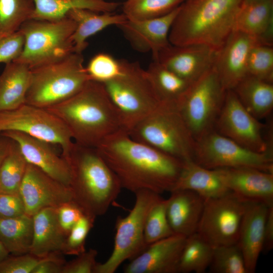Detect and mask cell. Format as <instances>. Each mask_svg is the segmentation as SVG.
Returning a JSON list of instances; mask_svg holds the SVG:
<instances>
[{
    "mask_svg": "<svg viewBox=\"0 0 273 273\" xmlns=\"http://www.w3.org/2000/svg\"><path fill=\"white\" fill-rule=\"evenodd\" d=\"M180 6L158 17L137 21L127 19L117 26L134 50L151 52L154 60L158 53L170 43L169 31Z\"/></svg>",
    "mask_w": 273,
    "mask_h": 273,
    "instance_id": "e0dca14e",
    "label": "cell"
},
{
    "mask_svg": "<svg viewBox=\"0 0 273 273\" xmlns=\"http://www.w3.org/2000/svg\"><path fill=\"white\" fill-rule=\"evenodd\" d=\"M269 206L257 202H247L237 244L244 256L248 273L255 271L263 251L264 228Z\"/></svg>",
    "mask_w": 273,
    "mask_h": 273,
    "instance_id": "7402d4cb",
    "label": "cell"
},
{
    "mask_svg": "<svg viewBox=\"0 0 273 273\" xmlns=\"http://www.w3.org/2000/svg\"><path fill=\"white\" fill-rule=\"evenodd\" d=\"M33 238L32 216L23 215L0 219V241L10 254L29 252Z\"/></svg>",
    "mask_w": 273,
    "mask_h": 273,
    "instance_id": "4dcf8cb0",
    "label": "cell"
},
{
    "mask_svg": "<svg viewBox=\"0 0 273 273\" xmlns=\"http://www.w3.org/2000/svg\"><path fill=\"white\" fill-rule=\"evenodd\" d=\"M146 71L153 89L160 103L176 106L191 84L157 61L153 60Z\"/></svg>",
    "mask_w": 273,
    "mask_h": 273,
    "instance_id": "f546056e",
    "label": "cell"
},
{
    "mask_svg": "<svg viewBox=\"0 0 273 273\" xmlns=\"http://www.w3.org/2000/svg\"><path fill=\"white\" fill-rule=\"evenodd\" d=\"M75 28V22L67 16L56 21H26L19 29L25 37L24 48L14 61L32 69L67 57L74 52L72 36Z\"/></svg>",
    "mask_w": 273,
    "mask_h": 273,
    "instance_id": "ba28073f",
    "label": "cell"
},
{
    "mask_svg": "<svg viewBox=\"0 0 273 273\" xmlns=\"http://www.w3.org/2000/svg\"><path fill=\"white\" fill-rule=\"evenodd\" d=\"M216 170L228 190L242 200L273 205V173L249 167Z\"/></svg>",
    "mask_w": 273,
    "mask_h": 273,
    "instance_id": "44dd1931",
    "label": "cell"
},
{
    "mask_svg": "<svg viewBox=\"0 0 273 273\" xmlns=\"http://www.w3.org/2000/svg\"><path fill=\"white\" fill-rule=\"evenodd\" d=\"M122 72L102 83L119 116L123 129L129 131L160 103L146 70L136 62L120 60Z\"/></svg>",
    "mask_w": 273,
    "mask_h": 273,
    "instance_id": "52a82bcc",
    "label": "cell"
},
{
    "mask_svg": "<svg viewBox=\"0 0 273 273\" xmlns=\"http://www.w3.org/2000/svg\"><path fill=\"white\" fill-rule=\"evenodd\" d=\"M67 17L76 23L72 36L74 52L82 54L88 46L87 39L105 28L118 26L127 18L124 14L98 13L86 9H73L68 12Z\"/></svg>",
    "mask_w": 273,
    "mask_h": 273,
    "instance_id": "484cf974",
    "label": "cell"
},
{
    "mask_svg": "<svg viewBox=\"0 0 273 273\" xmlns=\"http://www.w3.org/2000/svg\"><path fill=\"white\" fill-rule=\"evenodd\" d=\"M243 0H185L170 28L175 46L205 44L217 50L234 31Z\"/></svg>",
    "mask_w": 273,
    "mask_h": 273,
    "instance_id": "277c9868",
    "label": "cell"
},
{
    "mask_svg": "<svg viewBox=\"0 0 273 273\" xmlns=\"http://www.w3.org/2000/svg\"><path fill=\"white\" fill-rule=\"evenodd\" d=\"M226 91L213 67L192 83L177 103L195 141L214 130Z\"/></svg>",
    "mask_w": 273,
    "mask_h": 273,
    "instance_id": "9c48e42d",
    "label": "cell"
},
{
    "mask_svg": "<svg viewBox=\"0 0 273 273\" xmlns=\"http://www.w3.org/2000/svg\"><path fill=\"white\" fill-rule=\"evenodd\" d=\"M85 69L91 80L101 83L115 79L122 72L120 60L104 53L95 55Z\"/></svg>",
    "mask_w": 273,
    "mask_h": 273,
    "instance_id": "f35d334b",
    "label": "cell"
},
{
    "mask_svg": "<svg viewBox=\"0 0 273 273\" xmlns=\"http://www.w3.org/2000/svg\"><path fill=\"white\" fill-rule=\"evenodd\" d=\"M170 193L166 214L173 233L186 237L196 233L205 199L188 190H174Z\"/></svg>",
    "mask_w": 273,
    "mask_h": 273,
    "instance_id": "603a6c76",
    "label": "cell"
},
{
    "mask_svg": "<svg viewBox=\"0 0 273 273\" xmlns=\"http://www.w3.org/2000/svg\"><path fill=\"white\" fill-rule=\"evenodd\" d=\"M14 130L59 145L61 154L67 153L74 142L64 123L46 109L24 104L10 111L0 112V133Z\"/></svg>",
    "mask_w": 273,
    "mask_h": 273,
    "instance_id": "7c38bea8",
    "label": "cell"
},
{
    "mask_svg": "<svg viewBox=\"0 0 273 273\" xmlns=\"http://www.w3.org/2000/svg\"><path fill=\"white\" fill-rule=\"evenodd\" d=\"M95 219L85 214L82 216L65 238L61 249L63 254L77 256L86 250L85 240Z\"/></svg>",
    "mask_w": 273,
    "mask_h": 273,
    "instance_id": "ab89813d",
    "label": "cell"
},
{
    "mask_svg": "<svg viewBox=\"0 0 273 273\" xmlns=\"http://www.w3.org/2000/svg\"><path fill=\"white\" fill-rule=\"evenodd\" d=\"M186 237L173 234L153 243L130 260L124 273H178V263Z\"/></svg>",
    "mask_w": 273,
    "mask_h": 273,
    "instance_id": "ffe728a7",
    "label": "cell"
},
{
    "mask_svg": "<svg viewBox=\"0 0 273 273\" xmlns=\"http://www.w3.org/2000/svg\"><path fill=\"white\" fill-rule=\"evenodd\" d=\"M213 249L196 233L187 237L180 256L178 272H204L210 264Z\"/></svg>",
    "mask_w": 273,
    "mask_h": 273,
    "instance_id": "1f68e13d",
    "label": "cell"
},
{
    "mask_svg": "<svg viewBox=\"0 0 273 273\" xmlns=\"http://www.w3.org/2000/svg\"><path fill=\"white\" fill-rule=\"evenodd\" d=\"M97 255L96 249L85 250L74 259L66 262L62 273H94L98 263L96 261Z\"/></svg>",
    "mask_w": 273,
    "mask_h": 273,
    "instance_id": "f6af8a7d",
    "label": "cell"
},
{
    "mask_svg": "<svg viewBox=\"0 0 273 273\" xmlns=\"http://www.w3.org/2000/svg\"><path fill=\"white\" fill-rule=\"evenodd\" d=\"M174 190H190L205 200L218 197L230 192L217 170L205 168L193 160L184 162L172 191Z\"/></svg>",
    "mask_w": 273,
    "mask_h": 273,
    "instance_id": "d4e9b609",
    "label": "cell"
},
{
    "mask_svg": "<svg viewBox=\"0 0 273 273\" xmlns=\"http://www.w3.org/2000/svg\"><path fill=\"white\" fill-rule=\"evenodd\" d=\"M27 164L18 144L12 140L0 167V193L19 194Z\"/></svg>",
    "mask_w": 273,
    "mask_h": 273,
    "instance_id": "d6a6232c",
    "label": "cell"
},
{
    "mask_svg": "<svg viewBox=\"0 0 273 273\" xmlns=\"http://www.w3.org/2000/svg\"><path fill=\"white\" fill-rule=\"evenodd\" d=\"M31 70L24 64H6L0 75V112L15 109L26 103Z\"/></svg>",
    "mask_w": 273,
    "mask_h": 273,
    "instance_id": "83f0119b",
    "label": "cell"
},
{
    "mask_svg": "<svg viewBox=\"0 0 273 273\" xmlns=\"http://www.w3.org/2000/svg\"><path fill=\"white\" fill-rule=\"evenodd\" d=\"M134 193L135 201L129 213L116 219L113 251L105 262L97 263L94 273H114L124 261L133 259L147 247L144 239L146 217L153 205L162 197L148 190Z\"/></svg>",
    "mask_w": 273,
    "mask_h": 273,
    "instance_id": "30bf717a",
    "label": "cell"
},
{
    "mask_svg": "<svg viewBox=\"0 0 273 273\" xmlns=\"http://www.w3.org/2000/svg\"><path fill=\"white\" fill-rule=\"evenodd\" d=\"M185 1L126 0L123 5V14L131 21L154 18L170 12Z\"/></svg>",
    "mask_w": 273,
    "mask_h": 273,
    "instance_id": "e575fe53",
    "label": "cell"
},
{
    "mask_svg": "<svg viewBox=\"0 0 273 273\" xmlns=\"http://www.w3.org/2000/svg\"><path fill=\"white\" fill-rule=\"evenodd\" d=\"M0 135L15 141L27 162L37 167L53 178L69 186L70 172L68 164L54 149L53 144L22 132L8 130Z\"/></svg>",
    "mask_w": 273,
    "mask_h": 273,
    "instance_id": "d6986e66",
    "label": "cell"
},
{
    "mask_svg": "<svg viewBox=\"0 0 273 273\" xmlns=\"http://www.w3.org/2000/svg\"><path fill=\"white\" fill-rule=\"evenodd\" d=\"M46 109L64 123L79 145L97 148L105 138L123 129L104 85L93 80L73 96Z\"/></svg>",
    "mask_w": 273,
    "mask_h": 273,
    "instance_id": "7a4b0ae2",
    "label": "cell"
},
{
    "mask_svg": "<svg viewBox=\"0 0 273 273\" xmlns=\"http://www.w3.org/2000/svg\"><path fill=\"white\" fill-rule=\"evenodd\" d=\"M19 194L23 201L25 213L31 216L43 208H56L72 201L68 186L29 163Z\"/></svg>",
    "mask_w": 273,
    "mask_h": 273,
    "instance_id": "9a60e30c",
    "label": "cell"
},
{
    "mask_svg": "<svg viewBox=\"0 0 273 273\" xmlns=\"http://www.w3.org/2000/svg\"><path fill=\"white\" fill-rule=\"evenodd\" d=\"M25 206L19 194L0 193V219L23 215Z\"/></svg>",
    "mask_w": 273,
    "mask_h": 273,
    "instance_id": "bcb514c9",
    "label": "cell"
},
{
    "mask_svg": "<svg viewBox=\"0 0 273 273\" xmlns=\"http://www.w3.org/2000/svg\"><path fill=\"white\" fill-rule=\"evenodd\" d=\"M247 111L258 120L273 109V83L248 75L233 89Z\"/></svg>",
    "mask_w": 273,
    "mask_h": 273,
    "instance_id": "f1b7e54d",
    "label": "cell"
},
{
    "mask_svg": "<svg viewBox=\"0 0 273 273\" xmlns=\"http://www.w3.org/2000/svg\"><path fill=\"white\" fill-rule=\"evenodd\" d=\"M263 0H243L241 6H246L247 5L251 4Z\"/></svg>",
    "mask_w": 273,
    "mask_h": 273,
    "instance_id": "816d5d0a",
    "label": "cell"
},
{
    "mask_svg": "<svg viewBox=\"0 0 273 273\" xmlns=\"http://www.w3.org/2000/svg\"><path fill=\"white\" fill-rule=\"evenodd\" d=\"M118 177L122 188L132 192L148 190L170 192L184 162L132 139L123 129L96 148Z\"/></svg>",
    "mask_w": 273,
    "mask_h": 273,
    "instance_id": "6da1fadb",
    "label": "cell"
},
{
    "mask_svg": "<svg viewBox=\"0 0 273 273\" xmlns=\"http://www.w3.org/2000/svg\"><path fill=\"white\" fill-rule=\"evenodd\" d=\"M82 54L73 52L51 63L30 69L26 103L47 109L81 90L90 80Z\"/></svg>",
    "mask_w": 273,
    "mask_h": 273,
    "instance_id": "5b68a950",
    "label": "cell"
},
{
    "mask_svg": "<svg viewBox=\"0 0 273 273\" xmlns=\"http://www.w3.org/2000/svg\"><path fill=\"white\" fill-rule=\"evenodd\" d=\"M24 43V34L20 30L0 36V63L6 64L18 59L23 51Z\"/></svg>",
    "mask_w": 273,
    "mask_h": 273,
    "instance_id": "b9f144b4",
    "label": "cell"
},
{
    "mask_svg": "<svg viewBox=\"0 0 273 273\" xmlns=\"http://www.w3.org/2000/svg\"><path fill=\"white\" fill-rule=\"evenodd\" d=\"M10 254L8 251L0 241V261Z\"/></svg>",
    "mask_w": 273,
    "mask_h": 273,
    "instance_id": "f907efd6",
    "label": "cell"
},
{
    "mask_svg": "<svg viewBox=\"0 0 273 273\" xmlns=\"http://www.w3.org/2000/svg\"><path fill=\"white\" fill-rule=\"evenodd\" d=\"M62 254L57 251L41 258L31 273H62L66 262Z\"/></svg>",
    "mask_w": 273,
    "mask_h": 273,
    "instance_id": "7dc6e473",
    "label": "cell"
},
{
    "mask_svg": "<svg viewBox=\"0 0 273 273\" xmlns=\"http://www.w3.org/2000/svg\"><path fill=\"white\" fill-rule=\"evenodd\" d=\"M218 51L205 44L175 46L170 43L153 60L192 83L214 66Z\"/></svg>",
    "mask_w": 273,
    "mask_h": 273,
    "instance_id": "2e32d148",
    "label": "cell"
},
{
    "mask_svg": "<svg viewBox=\"0 0 273 273\" xmlns=\"http://www.w3.org/2000/svg\"><path fill=\"white\" fill-rule=\"evenodd\" d=\"M127 132L133 140L182 161L193 160L196 141L175 105L160 103Z\"/></svg>",
    "mask_w": 273,
    "mask_h": 273,
    "instance_id": "8992f818",
    "label": "cell"
},
{
    "mask_svg": "<svg viewBox=\"0 0 273 273\" xmlns=\"http://www.w3.org/2000/svg\"><path fill=\"white\" fill-rule=\"evenodd\" d=\"M34 10L33 0H0V36L18 31Z\"/></svg>",
    "mask_w": 273,
    "mask_h": 273,
    "instance_id": "836d02e7",
    "label": "cell"
},
{
    "mask_svg": "<svg viewBox=\"0 0 273 273\" xmlns=\"http://www.w3.org/2000/svg\"><path fill=\"white\" fill-rule=\"evenodd\" d=\"M266 125L244 107L233 90L226 91L214 130L250 150L272 152L271 139L263 134Z\"/></svg>",
    "mask_w": 273,
    "mask_h": 273,
    "instance_id": "5bb4252c",
    "label": "cell"
},
{
    "mask_svg": "<svg viewBox=\"0 0 273 273\" xmlns=\"http://www.w3.org/2000/svg\"><path fill=\"white\" fill-rule=\"evenodd\" d=\"M55 209L59 228L66 238L73 226L84 213L72 201L62 203Z\"/></svg>",
    "mask_w": 273,
    "mask_h": 273,
    "instance_id": "ee69618b",
    "label": "cell"
},
{
    "mask_svg": "<svg viewBox=\"0 0 273 273\" xmlns=\"http://www.w3.org/2000/svg\"><path fill=\"white\" fill-rule=\"evenodd\" d=\"M247 202L231 192L205 200L196 233L213 247L237 243Z\"/></svg>",
    "mask_w": 273,
    "mask_h": 273,
    "instance_id": "4fadbf2b",
    "label": "cell"
},
{
    "mask_svg": "<svg viewBox=\"0 0 273 273\" xmlns=\"http://www.w3.org/2000/svg\"><path fill=\"white\" fill-rule=\"evenodd\" d=\"M40 259L30 253L9 254L0 261V273H31Z\"/></svg>",
    "mask_w": 273,
    "mask_h": 273,
    "instance_id": "7bdbcfd3",
    "label": "cell"
},
{
    "mask_svg": "<svg viewBox=\"0 0 273 273\" xmlns=\"http://www.w3.org/2000/svg\"><path fill=\"white\" fill-rule=\"evenodd\" d=\"M248 75L273 83V47L256 43L251 49L247 63Z\"/></svg>",
    "mask_w": 273,
    "mask_h": 273,
    "instance_id": "74e56055",
    "label": "cell"
},
{
    "mask_svg": "<svg viewBox=\"0 0 273 273\" xmlns=\"http://www.w3.org/2000/svg\"><path fill=\"white\" fill-rule=\"evenodd\" d=\"M12 142L11 139L0 135V167L10 151Z\"/></svg>",
    "mask_w": 273,
    "mask_h": 273,
    "instance_id": "681fc988",
    "label": "cell"
},
{
    "mask_svg": "<svg viewBox=\"0 0 273 273\" xmlns=\"http://www.w3.org/2000/svg\"><path fill=\"white\" fill-rule=\"evenodd\" d=\"M167 199L162 197L150 209L145 223L144 239L147 246L174 234L166 214Z\"/></svg>",
    "mask_w": 273,
    "mask_h": 273,
    "instance_id": "8d00e7d4",
    "label": "cell"
},
{
    "mask_svg": "<svg viewBox=\"0 0 273 273\" xmlns=\"http://www.w3.org/2000/svg\"><path fill=\"white\" fill-rule=\"evenodd\" d=\"M193 160L210 169L249 167L273 173L272 152L250 150L214 130L196 141Z\"/></svg>",
    "mask_w": 273,
    "mask_h": 273,
    "instance_id": "8fae6325",
    "label": "cell"
},
{
    "mask_svg": "<svg viewBox=\"0 0 273 273\" xmlns=\"http://www.w3.org/2000/svg\"><path fill=\"white\" fill-rule=\"evenodd\" d=\"M234 30L251 36L259 44L272 46L273 0L241 6Z\"/></svg>",
    "mask_w": 273,
    "mask_h": 273,
    "instance_id": "cb8c5ba5",
    "label": "cell"
},
{
    "mask_svg": "<svg viewBox=\"0 0 273 273\" xmlns=\"http://www.w3.org/2000/svg\"><path fill=\"white\" fill-rule=\"evenodd\" d=\"M257 43L251 36L234 30L218 50L214 67L225 90H233L248 75L249 53Z\"/></svg>",
    "mask_w": 273,
    "mask_h": 273,
    "instance_id": "ac0fdd59",
    "label": "cell"
},
{
    "mask_svg": "<svg viewBox=\"0 0 273 273\" xmlns=\"http://www.w3.org/2000/svg\"><path fill=\"white\" fill-rule=\"evenodd\" d=\"M273 248V205L268 208L264 228L263 251L268 252ZM262 251V252H263Z\"/></svg>",
    "mask_w": 273,
    "mask_h": 273,
    "instance_id": "c3c4849f",
    "label": "cell"
},
{
    "mask_svg": "<svg viewBox=\"0 0 273 273\" xmlns=\"http://www.w3.org/2000/svg\"><path fill=\"white\" fill-rule=\"evenodd\" d=\"M62 156L70 169L72 201L86 215L96 218L105 214L122 189L116 174L96 148L74 142Z\"/></svg>",
    "mask_w": 273,
    "mask_h": 273,
    "instance_id": "3957f363",
    "label": "cell"
},
{
    "mask_svg": "<svg viewBox=\"0 0 273 273\" xmlns=\"http://www.w3.org/2000/svg\"><path fill=\"white\" fill-rule=\"evenodd\" d=\"M32 219L33 238L29 253L42 258L61 251L65 238L59 228L55 208L41 209L32 216Z\"/></svg>",
    "mask_w": 273,
    "mask_h": 273,
    "instance_id": "4316f807",
    "label": "cell"
},
{
    "mask_svg": "<svg viewBox=\"0 0 273 273\" xmlns=\"http://www.w3.org/2000/svg\"><path fill=\"white\" fill-rule=\"evenodd\" d=\"M208 268L213 273H248L244 256L237 243L213 247Z\"/></svg>",
    "mask_w": 273,
    "mask_h": 273,
    "instance_id": "d590c367",
    "label": "cell"
},
{
    "mask_svg": "<svg viewBox=\"0 0 273 273\" xmlns=\"http://www.w3.org/2000/svg\"><path fill=\"white\" fill-rule=\"evenodd\" d=\"M120 3L106 0H57V10L59 17H66L73 9H86L98 13H113Z\"/></svg>",
    "mask_w": 273,
    "mask_h": 273,
    "instance_id": "60d3db41",
    "label": "cell"
}]
</instances>
